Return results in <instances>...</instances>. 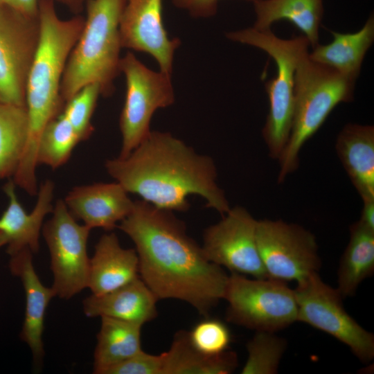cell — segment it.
Listing matches in <instances>:
<instances>
[{
	"label": "cell",
	"instance_id": "21",
	"mask_svg": "<svg viewBox=\"0 0 374 374\" xmlns=\"http://www.w3.org/2000/svg\"><path fill=\"white\" fill-rule=\"evenodd\" d=\"M330 32L333 37L331 42L317 44L309 51V57L357 80L364 57L374 42L373 14H371L363 26L355 33Z\"/></svg>",
	"mask_w": 374,
	"mask_h": 374
},
{
	"label": "cell",
	"instance_id": "29",
	"mask_svg": "<svg viewBox=\"0 0 374 374\" xmlns=\"http://www.w3.org/2000/svg\"><path fill=\"white\" fill-rule=\"evenodd\" d=\"M100 95V86L91 83L82 87L64 103L62 114L75 130L81 141L89 139L94 130L91 118Z\"/></svg>",
	"mask_w": 374,
	"mask_h": 374
},
{
	"label": "cell",
	"instance_id": "5",
	"mask_svg": "<svg viewBox=\"0 0 374 374\" xmlns=\"http://www.w3.org/2000/svg\"><path fill=\"white\" fill-rule=\"evenodd\" d=\"M308 53L301 56L295 71L291 131L277 160L279 184L298 169L302 147L322 126L335 107L354 100L356 80L312 60Z\"/></svg>",
	"mask_w": 374,
	"mask_h": 374
},
{
	"label": "cell",
	"instance_id": "1",
	"mask_svg": "<svg viewBox=\"0 0 374 374\" xmlns=\"http://www.w3.org/2000/svg\"><path fill=\"white\" fill-rule=\"evenodd\" d=\"M117 227L134 242L139 277L158 300L183 301L208 317L224 299L229 276L206 258L173 211L136 200Z\"/></svg>",
	"mask_w": 374,
	"mask_h": 374
},
{
	"label": "cell",
	"instance_id": "28",
	"mask_svg": "<svg viewBox=\"0 0 374 374\" xmlns=\"http://www.w3.org/2000/svg\"><path fill=\"white\" fill-rule=\"evenodd\" d=\"M287 346V341L275 332L256 331L247 344V359L240 373H277Z\"/></svg>",
	"mask_w": 374,
	"mask_h": 374
},
{
	"label": "cell",
	"instance_id": "35",
	"mask_svg": "<svg viewBox=\"0 0 374 374\" xmlns=\"http://www.w3.org/2000/svg\"><path fill=\"white\" fill-rule=\"evenodd\" d=\"M57 1L75 13L82 11L87 0H53Z\"/></svg>",
	"mask_w": 374,
	"mask_h": 374
},
{
	"label": "cell",
	"instance_id": "27",
	"mask_svg": "<svg viewBox=\"0 0 374 374\" xmlns=\"http://www.w3.org/2000/svg\"><path fill=\"white\" fill-rule=\"evenodd\" d=\"M81 140L61 113L43 129L37 148V164L56 169L65 164Z\"/></svg>",
	"mask_w": 374,
	"mask_h": 374
},
{
	"label": "cell",
	"instance_id": "6",
	"mask_svg": "<svg viewBox=\"0 0 374 374\" xmlns=\"http://www.w3.org/2000/svg\"><path fill=\"white\" fill-rule=\"evenodd\" d=\"M230 40L267 53L275 62L276 75L265 83L269 112L262 130L269 156L278 160L288 141L294 107V76L299 60L310 47L304 35L291 39L277 37L271 29L253 27L226 33Z\"/></svg>",
	"mask_w": 374,
	"mask_h": 374
},
{
	"label": "cell",
	"instance_id": "10",
	"mask_svg": "<svg viewBox=\"0 0 374 374\" xmlns=\"http://www.w3.org/2000/svg\"><path fill=\"white\" fill-rule=\"evenodd\" d=\"M51 213L42 231L50 253L52 287L56 296L68 300L87 288V240L91 229L79 224L62 199L56 202Z\"/></svg>",
	"mask_w": 374,
	"mask_h": 374
},
{
	"label": "cell",
	"instance_id": "14",
	"mask_svg": "<svg viewBox=\"0 0 374 374\" xmlns=\"http://www.w3.org/2000/svg\"><path fill=\"white\" fill-rule=\"evenodd\" d=\"M122 48L150 54L159 70L172 74L181 41L170 38L163 21V0H125L120 21Z\"/></svg>",
	"mask_w": 374,
	"mask_h": 374
},
{
	"label": "cell",
	"instance_id": "13",
	"mask_svg": "<svg viewBox=\"0 0 374 374\" xmlns=\"http://www.w3.org/2000/svg\"><path fill=\"white\" fill-rule=\"evenodd\" d=\"M39 37V18L0 6V103L26 105V88Z\"/></svg>",
	"mask_w": 374,
	"mask_h": 374
},
{
	"label": "cell",
	"instance_id": "24",
	"mask_svg": "<svg viewBox=\"0 0 374 374\" xmlns=\"http://www.w3.org/2000/svg\"><path fill=\"white\" fill-rule=\"evenodd\" d=\"M349 242L337 271V290L343 298L354 295L374 273V231L359 221L350 226Z\"/></svg>",
	"mask_w": 374,
	"mask_h": 374
},
{
	"label": "cell",
	"instance_id": "8",
	"mask_svg": "<svg viewBox=\"0 0 374 374\" xmlns=\"http://www.w3.org/2000/svg\"><path fill=\"white\" fill-rule=\"evenodd\" d=\"M120 72L126 82L119 127L122 145L119 158H125L147 136L154 113L175 102L171 75L148 68L130 52L121 57Z\"/></svg>",
	"mask_w": 374,
	"mask_h": 374
},
{
	"label": "cell",
	"instance_id": "4",
	"mask_svg": "<svg viewBox=\"0 0 374 374\" xmlns=\"http://www.w3.org/2000/svg\"><path fill=\"white\" fill-rule=\"evenodd\" d=\"M125 0H87L80 36L69 57L60 95L65 103L84 86L96 83L101 95L114 91L122 48L120 21Z\"/></svg>",
	"mask_w": 374,
	"mask_h": 374
},
{
	"label": "cell",
	"instance_id": "17",
	"mask_svg": "<svg viewBox=\"0 0 374 374\" xmlns=\"http://www.w3.org/2000/svg\"><path fill=\"white\" fill-rule=\"evenodd\" d=\"M3 191L9 203L0 217V231L7 237V253L11 256L25 248L33 253L39 249V235L43 221L51 213L54 206L53 199L55 185L50 179L45 180L38 188L37 200L30 213H27L17 199L15 184L10 179L4 186Z\"/></svg>",
	"mask_w": 374,
	"mask_h": 374
},
{
	"label": "cell",
	"instance_id": "20",
	"mask_svg": "<svg viewBox=\"0 0 374 374\" xmlns=\"http://www.w3.org/2000/svg\"><path fill=\"white\" fill-rule=\"evenodd\" d=\"M335 150L362 201L374 199V127L347 123L339 132Z\"/></svg>",
	"mask_w": 374,
	"mask_h": 374
},
{
	"label": "cell",
	"instance_id": "2",
	"mask_svg": "<svg viewBox=\"0 0 374 374\" xmlns=\"http://www.w3.org/2000/svg\"><path fill=\"white\" fill-rule=\"evenodd\" d=\"M105 167L128 193L162 209L186 211L190 195L204 198L222 216L231 208L213 159L169 132L150 130L128 156L107 159Z\"/></svg>",
	"mask_w": 374,
	"mask_h": 374
},
{
	"label": "cell",
	"instance_id": "32",
	"mask_svg": "<svg viewBox=\"0 0 374 374\" xmlns=\"http://www.w3.org/2000/svg\"><path fill=\"white\" fill-rule=\"evenodd\" d=\"M177 8L194 17H210L217 12L220 0H171ZM253 2L254 0H246Z\"/></svg>",
	"mask_w": 374,
	"mask_h": 374
},
{
	"label": "cell",
	"instance_id": "23",
	"mask_svg": "<svg viewBox=\"0 0 374 374\" xmlns=\"http://www.w3.org/2000/svg\"><path fill=\"white\" fill-rule=\"evenodd\" d=\"M163 354V374H229L238 366L235 352L203 353L193 346L185 330L175 333L170 349Z\"/></svg>",
	"mask_w": 374,
	"mask_h": 374
},
{
	"label": "cell",
	"instance_id": "25",
	"mask_svg": "<svg viewBox=\"0 0 374 374\" xmlns=\"http://www.w3.org/2000/svg\"><path fill=\"white\" fill-rule=\"evenodd\" d=\"M100 330L93 354L95 374L120 363L142 350L138 323L101 317Z\"/></svg>",
	"mask_w": 374,
	"mask_h": 374
},
{
	"label": "cell",
	"instance_id": "34",
	"mask_svg": "<svg viewBox=\"0 0 374 374\" xmlns=\"http://www.w3.org/2000/svg\"><path fill=\"white\" fill-rule=\"evenodd\" d=\"M362 224L374 231V199L363 201L360 219Z\"/></svg>",
	"mask_w": 374,
	"mask_h": 374
},
{
	"label": "cell",
	"instance_id": "7",
	"mask_svg": "<svg viewBox=\"0 0 374 374\" xmlns=\"http://www.w3.org/2000/svg\"><path fill=\"white\" fill-rule=\"evenodd\" d=\"M224 299L226 320L255 331L276 332L298 321L294 290L278 280L231 273Z\"/></svg>",
	"mask_w": 374,
	"mask_h": 374
},
{
	"label": "cell",
	"instance_id": "37",
	"mask_svg": "<svg viewBox=\"0 0 374 374\" xmlns=\"http://www.w3.org/2000/svg\"><path fill=\"white\" fill-rule=\"evenodd\" d=\"M4 3V0H0V6Z\"/></svg>",
	"mask_w": 374,
	"mask_h": 374
},
{
	"label": "cell",
	"instance_id": "12",
	"mask_svg": "<svg viewBox=\"0 0 374 374\" xmlns=\"http://www.w3.org/2000/svg\"><path fill=\"white\" fill-rule=\"evenodd\" d=\"M256 224L245 208H231L220 222L204 230L201 246L204 256L231 273L268 278L257 246Z\"/></svg>",
	"mask_w": 374,
	"mask_h": 374
},
{
	"label": "cell",
	"instance_id": "11",
	"mask_svg": "<svg viewBox=\"0 0 374 374\" xmlns=\"http://www.w3.org/2000/svg\"><path fill=\"white\" fill-rule=\"evenodd\" d=\"M256 242L269 278L299 283L321 267L316 237L299 224L280 220H257Z\"/></svg>",
	"mask_w": 374,
	"mask_h": 374
},
{
	"label": "cell",
	"instance_id": "3",
	"mask_svg": "<svg viewBox=\"0 0 374 374\" xmlns=\"http://www.w3.org/2000/svg\"><path fill=\"white\" fill-rule=\"evenodd\" d=\"M39 37L28 73L26 107L28 137L24 154L14 175L19 185L37 184L36 154L40 134L52 119L62 113L64 103L60 95L64 69L84 23L76 15L62 19L57 14L53 0H39Z\"/></svg>",
	"mask_w": 374,
	"mask_h": 374
},
{
	"label": "cell",
	"instance_id": "22",
	"mask_svg": "<svg viewBox=\"0 0 374 374\" xmlns=\"http://www.w3.org/2000/svg\"><path fill=\"white\" fill-rule=\"evenodd\" d=\"M252 3L256 15L254 28L271 29L275 22L287 20L303 33L310 47L319 44L323 0H254Z\"/></svg>",
	"mask_w": 374,
	"mask_h": 374
},
{
	"label": "cell",
	"instance_id": "30",
	"mask_svg": "<svg viewBox=\"0 0 374 374\" xmlns=\"http://www.w3.org/2000/svg\"><path fill=\"white\" fill-rule=\"evenodd\" d=\"M193 346L206 355H217L228 350L231 332L222 321L205 317L188 332Z\"/></svg>",
	"mask_w": 374,
	"mask_h": 374
},
{
	"label": "cell",
	"instance_id": "16",
	"mask_svg": "<svg viewBox=\"0 0 374 374\" xmlns=\"http://www.w3.org/2000/svg\"><path fill=\"white\" fill-rule=\"evenodd\" d=\"M71 215L90 229L112 231L132 211L134 201L117 181L73 188L64 199Z\"/></svg>",
	"mask_w": 374,
	"mask_h": 374
},
{
	"label": "cell",
	"instance_id": "31",
	"mask_svg": "<svg viewBox=\"0 0 374 374\" xmlns=\"http://www.w3.org/2000/svg\"><path fill=\"white\" fill-rule=\"evenodd\" d=\"M163 354L152 355L143 350L105 369L102 374H163Z\"/></svg>",
	"mask_w": 374,
	"mask_h": 374
},
{
	"label": "cell",
	"instance_id": "33",
	"mask_svg": "<svg viewBox=\"0 0 374 374\" xmlns=\"http://www.w3.org/2000/svg\"><path fill=\"white\" fill-rule=\"evenodd\" d=\"M4 3L26 16L38 17L39 0H4Z\"/></svg>",
	"mask_w": 374,
	"mask_h": 374
},
{
	"label": "cell",
	"instance_id": "15",
	"mask_svg": "<svg viewBox=\"0 0 374 374\" xmlns=\"http://www.w3.org/2000/svg\"><path fill=\"white\" fill-rule=\"evenodd\" d=\"M11 274L20 279L25 292V317L19 337L29 347L35 370H40L45 355L42 335L44 317L51 300L56 296L54 289L40 281L33 263V252L25 248L10 256Z\"/></svg>",
	"mask_w": 374,
	"mask_h": 374
},
{
	"label": "cell",
	"instance_id": "26",
	"mask_svg": "<svg viewBox=\"0 0 374 374\" xmlns=\"http://www.w3.org/2000/svg\"><path fill=\"white\" fill-rule=\"evenodd\" d=\"M28 137L26 105L0 103V179L15 175Z\"/></svg>",
	"mask_w": 374,
	"mask_h": 374
},
{
	"label": "cell",
	"instance_id": "9",
	"mask_svg": "<svg viewBox=\"0 0 374 374\" xmlns=\"http://www.w3.org/2000/svg\"><path fill=\"white\" fill-rule=\"evenodd\" d=\"M298 321L323 331L346 345L359 360L374 357V335L350 317L336 288L325 283L318 272L297 283L294 289Z\"/></svg>",
	"mask_w": 374,
	"mask_h": 374
},
{
	"label": "cell",
	"instance_id": "18",
	"mask_svg": "<svg viewBox=\"0 0 374 374\" xmlns=\"http://www.w3.org/2000/svg\"><path fill=\"white\" fill-rule=\"evenodd\" d=\"M158 299L140 277L110 292L91 294L82 301L86 317H108L140 324L157 316Z\"/></svg>",
	"mask_w": 374,
	"mask_h": 374
},
{
	"label": "cell",
	"instance_id": "19",
	"mask_svg": "<svg viewBox=\"0 0 374 374\" xmlns=\"http://www.w3.org/2000/svg\"><path fill=\"white\" fill-rule=\"evenodd\" d=\"M139 277V258L134 249H125L114 233L103 234L90 258L87 288L102 294Z\"/></svg>",
	"mask_w": 374,
	"mask_h": 374
},
{
	"label": "cell",
	"instance_id": "36",
	"mask_svg": "<svg viewBox=\"0 0 374 374\" xmlns=\"http://www.w3.org/2000/svg\"><path fill=\"white\" fill-rule=\"evenodd\" d=\"M8 239L6 235L1 231H0V248L4 245H6Z\"/></svg>",
	"mask_w": 374,
	"mask_h": 374
}]
</instances>
